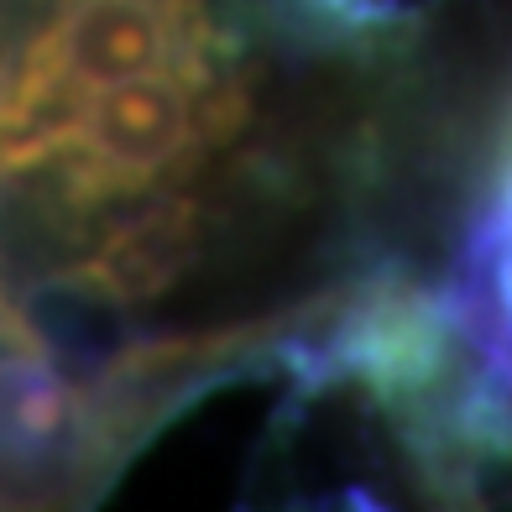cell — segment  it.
<instances>
[{"label":"cell","mask_w":512,"mask_h":512,"mask_svg":"<svg viewBox=\"0 0 512 512\" xmlns=\"http://www.w3.org/2000/svg\"><path fill=\"white\" fill-rule=\"evenodd\" d=\"M256 115L246 79H225L215 58L152 68L142 79L110 84L58 136L37 147L27 173H58V204L95 209L136 199L178 173L199 168ZM21 173V178H27Z\"/></svg>","instance_id":"6da1fadb"},{"label":"cell","mask_w":512,"mask_h":512,"mask_svg":"<svg viewBox=\"0 0 512 512\" xmlns=\"http://www.w3.org/2000/svg\"><path fill=\"white\" fill-rule=\"evenodd\" d=\"M204 236H209L204 209L194 199L168 194V199H152L147 209H136L131 220L110 225L105 241H95V251L63 277L79 288H95L126 314L136 304L173 293L204 262Z\"/></svg>","instance_id":"7a4b0ae2"}]
</instances>
